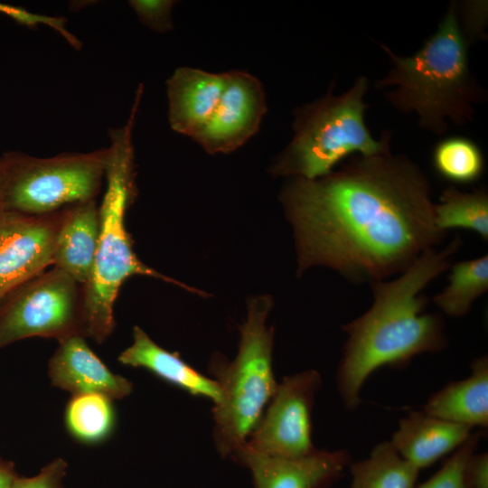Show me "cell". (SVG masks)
<instances>
[{
	"instance_id": "cell-1",
	"label": "cell",
	"mask_w": 488,
	"mask_h": 488,
	"mask_svg": "<svg viewBox=\"0 0 488 488\" xmlns=\"http://www.w3.org/2000/svg\"><path fill=\"white\" fill-rule=\"evenodd\" d=\"M280 198L298 274L324 266L353 283L387 280L446 235L435 225L427 177L390 146L316 179L292 177Z\"/></svg>"
},
{
	"instance_id": "cell-2",
	"label": "cell",
	"mask_w": 488,
	"mask_h": 488,
	"mask_svg": "<svg viewBox=\"0 0 488 488\" xmlns=\"http://www.w3.org/2000/svg\"><path fill=\"white\" fill-rule=\"evenodd\" d=\"M460 245L456 237L442 249L424 251L397 278L370 284L371 306L342 326L347 340L337 386L346 408L360 405L364 382L379 368H405L414 357L446 346L444 319L425 312L427 299L422 291L450 267Z\"/></svg>"
},
{
	"instance_id": "cell-3",
	"label": "cell",
	"mask_w": 488,
	"mask_h": 488,
	"mask_svg": "<svg viewBox=\"0 0 488 488\" xmlns=\"http://www.w3.org/2000/svg\"><path fill=\"white\" fill-rule=\"evenodd\" d=\"M379 45L390 69L374 86L393 88L384 93L392 107L416 113L419 127L435 135L444 134L448 121L461 126L473 119L483 90L471 74L457 4L450 5L436 33L412 55L401 57Z\"/></svg>"
},
{
	"instance_id": "cell-4",
	"label": "cell",
	"mask_w": 488,
	"mask_h": 488,
	"mask_svg": "<svg viewBox=\"0 0 488 488\" xmlns=\"http://www.w3.org/2000/svg\"><path fill=\"white\" fill-rule=\"evenodd\" d=\"M136 110L127 125L113 130L105 173L106 192L99 208V234L89 281L82 286L83 336L103 343L115 327L114 304L123 283L136 275L153 277L200 293L144 264L133 250L125 214L136 193L132 130Z\"/></svg>"
},
{
	"instance_id": "cell-5",
	"label": "cell",
	"mask_w": 488,
	"mask_h": 488,
	"mask_svg": "<svg viewBox=\"0 0 488 488\" xmlns=\"http://www.w3.org/2000/svg\"><path fill=\"white\" fill-rule=\"evenodd\" d=\"M369 81L359 76L345 92L326 95L294 112V136L271 167L275 175L316 179L349 155H371L390 146L384 131L376 140L364 122Z\"/></svg>"
},
{
	"instance_id": "cell-6",
	"label": "cell",
	"mask_w": 488,
	"mask_h": 488,
	"mask_svg": "<svg viewBox=\"0 0 488 488\" xmlns=\"http://www.w3.org/2000/svg\"><path fill=\"white\" fill-rule=\"evenodd\" d=\"M272 305L269 296L252 298L235 359L228 361L214 354L210 361V373L222 392L221 403L212 408L213 439L222 456H231L246 443L277 386L272 364L274 328L266 324Z\"/></svg>"
},
{
	"instance_id": "cell-7",
	"label": "cell",
	"mask_w": 488,
	"mask_h": 488,
	"mask_svg": "<svg viewBox=\"0 0 488 488\" xmlns=\"http://www.w3.org/2000/svg\"><path fill=\"white\" fill-rule=\"evenodd\" d=\"M0 156V210L39 215L95 200L110 148L51 157L8 151Z\"/></svg>"
},
{
	"instance_id": "cell-8",
	"label": "cell",
	"mask_w": 488,
	"mask_h": 488,
	"mask_svg": "<svg viewBox=\"0 0 488 488\" xmlns=\"http://www.w3.org/2000/svg\"><path fill=\"white\" fill-rule=\"evenodd\" d=\"M72 335L83 336L82 286L60 268L42 272L0 299V349L30 337Z\"/></svg>"
},
{
	"instance_id": "cell-9",
	"label": "cell",
	"mask_w": 488,
	"mask_h": 488,
	"mask_svg": "<svg viewBox=\"0 0 488 488\" xmlns=\"http://www.w3.org/2000/svg\"><path fill=\"white\" fill-rule=\"evenodd\" d=\"M321 385V376L315 370L284 377L242 446L281 458H297L314 452L312 411Z\"/></svg>"
},
{
	"instance_id": "cell-10",
	"label": "cell",
	"mask_w": 488,
	"mask_h": 488,
	"mask_svg": "<svg viewBox=\"0 0 488 488\" xmlns=\"http://www.w3.org/2000/svg\"><path fill=\"white\" fill-rule=\"evenodd\" d=\"M63 208L31 215L0 210V299L52 265Z\"/></svg>"
},
{
	"instance_id": "cell-11",
	"label": "cell",
	"mask_w": 488,
	"mask_h": 488,
	"mask_svg": "<svg viewBox=\"0 0 488 488\" xmlns=\"http://www.w3.org/2000/svg\"><path fill=\"white\" fill-rule=\"evenodd\" d=\"M225 85L211 117L192 138L209 154H228L251 138L267 112L261 82L242 70L224 72Z\"/></svg>"
},
{
	"instance_id": "cell-12",
	"label": "cell",
	"mask_w": 488,
	"mask_h": 488,
	"mask_svg": "<svg viewBox=\"0 0 488 488\" xmlns=\"http://www.w3.org/2000/svg\"><path fill=\"white\" fill-rule=\"evenodd\" d=\"M231 456L250 471L255 488H324L351 463V455L344 449H316L302 457L281 458L241 446Z\"/></svg>"
},
{
	"instance_id": "cell-13",
	"label": "cell",
	"mask_w": 488,
	"mask_h": 488,
	"mask_svg": "<svg viewBox=\"0 0 488 488\" xmlns=\"http://www.w3.org/2000/svg\"><path fill=\"white\" fill-rule=\"evenodd\" d=\"M48 367L52 384L73 396L99 393L111 399H123L133 389L131 381L111 372L81 335L59 341Z\"/></svg>"
},
{
	"instance_id": "cell-14",
	"label": "cell",
	"mask_w": 488,
	"mask_h": 488,
	"mask_svg": "<svg viewBox=\"0 0 488 488\" xmlns=\"http://www.w3.org/2000/svg\"><path fill=\"white\" fill-rule=\"evenodd\" d=\"M224 85V72L176 69L166 81L171 128L193 138L213 112Z\"/></svg>"
},
{
	"instance_id": "cell-15",
	"label": "cell",
	"mask_w": 488,
	"mask_h": 488,
	"mask_svg": "<svg viewBox=\"0 0 488 488\" xmlns=\"http://www.w3.org/2000/svg\"><path fill=\"white\" fill-rule=\"evenodd\" d=\"M472 427L412 410L399 421L389 440L395 450L418 470L454 452L471 436Z\"/></svg>"
},
{
	"instance_id": "cell-16",
	"label": "cell",
	"mask_w": 488,
	"mask_h": 488,
	"mask_svg": "<svg viewBox=\"0 0 488 488\" xmlns=\"http://www.w3.org/2000/svg\"><path fill=\"white\" fill-rule=\"evenodd\" d=\"M99 234V208L95 200L63 208L52 255V265L80 286L89 279Z\"/></svg>"
},
{
	"instance_id": "cell-17",
	"label": "cell",
	"mask_w": 488,
	"mask_h": 488,
	"mask_svg": "<svg viewBox=\"0 0 488 488\" xmlns=\"http://www.w3.org/2000/svg\"><path fill=\"white\" fill-rule=\"evenodd\" d=\"M117 359L124 365L145 369L192 396L210 399L214 406L222 399L221 387L214 379L196 371L178 352L160 347L138 326L133 329L132 344Z\"/></svg>"
},
{
	"instance_id": "cell-18",
	"label": "cell",
	"mask_w": 488,
	"mask_h": 488,
	"mask_svg": "<svg viewBox=\"0 0 488 488\" xmlns=\"http://www.w3.org/2000/svg\"><path fill=\"white\" fill-rule=\"evenodd\" d=\"M471 375L447 383L435 392L423 411L436 418L470 427H488V358L471 363Z\"/></svg>"
},
{
	"instance_id": "cell-19",
	"label": "cell",
	"mask_w": 488,
	"mask_h": 488,
	"mask_svg": "<svg viewBox=\"0 0 488 488\" xmlns=\"http://www.w3.org/2000/svg\"><path fill=\"white\" fill-rule=\"evenodd\" d=\"M351 488H414L419 471L389 441L373 447L369 457L348 465Z\"/></svg>"
},
{
	"instance_id": "cell-20",
	"label": "cell",
	"mask_w": 488,
	"mask_h": 488,
	"mask_svg": "<svg viewBox=\"0 0 488 488\" xmlns=\"http://www.w3.org/2000/svg\"><path fill=\"white\" fill-rule=\"evenodd\" d=\"M436 227L446 232L450 229H464L475 232L483 240L488 239V193L484 188L462 192L454 186L445 189L439 202L434 204Z\"/></svg>"
},
{
	"instance_id": "cell-21",
	"label": "cell",
	"mask_w": 488,
	"mask_h": 488,
	"mask_svg": "<svg viewBox=\"0 0 488 488\" xmlns=\"http://www.w3.org/2000/svg\"><path fill=\"white\" fill-rule=\"evenodd\" d=\"M450 267L448 285L433 297V302L444 314L461 317L488 289V256L458 261Z\"/></svg>"
},
{
	"instance_id": "cell-22",
	"label": "cell",
	"mask_w": 488,
	"mask_h": 488,
	"mask_svg": "<svg viewBox=\"0 0 488 488\" xmlns=\"http://www.w3.org/2000/svg\"><path fill=\"white\" fill-rule=\"evenodd\" d=\"M65 421L70 433L78 440H103L110 434L115 421L111 399L99 393L74 395L67 405Z\"/></svg>"
},
{
	"instance_id": "cell-23",
	"label": "cell",
	"mask_w": 488,
	"mask_h": 488,
	"mask_svg": "<svg viewBox=\"0 0 488 488\" xmlns=\"http://www.w3.org/2000/svg\"><path fill=\"white\" fill-rule=\"evenodd\" d=\"M433 165L446 180L455 183H469L482 175L484 161L474 142L464 137H451L436 146Z\"/></svg>"
},
{
	"instance_id": "cell-24",
	"label": "cell",
	"mask_w": 488,
	"mask_h": 488,
	"mask_svg": "<svg viewBox=\"0 0 488 488\" xmlns=\"http://www.w3.org/2000/svg\"><path fill=\"white\" fill-rule=\"evenodd\" d=\"M479 433L471 434L469 438L456 448L442 467L418 488H466L465 468L480 441Z\"/></svg>"
},
{
	"instance_id": "cell-25",
	"label": "cell",
	"mask_w": 488,
	"mask_h": 488,
	"mask_svg": "<svg viewBox=\"0 0 488 488\" xmlns=\"http://www.w3.org/2000/svg\"><path fill=\"white\" fill-rule=\"evenodd\" d=\"M129 5L140 22L156 33H164L173 28L172 10L174 5L170 0H132Z\"/></svg>"
},
{
	"instance_id": "cell-26",
	"label": "cell",
	"mask_w": 488,
	"mask_h": 488,
	"mask_svg": "<svg viewBox=\"0 0 488 488\" xmlns=\"http://www.w3.org/2000/svg\"><path fill=\"white\" fill-rule=\"evenodd\" d=\"M67 463L57 458L46 465L38 474L33 477L18 476L13 488H64Z\"/></svg>"
},
{
	"instance_id": "cell-27",
	"label": "cell",
	"mask_w": 488,
	"mask_h": 488,
	"mask_svg": "<svg viewBox=\"0 0 488 488\" xmlns=\"http://www.w3.org/2000/svg\"><path fill=\"white\" fill-rule=\"evenodd\" d=\"M466 488H488V455L486 452L473 454L465 468Z\"/></svg>"
},
{
	"instance_id": "cell-28",
	"label": "cell",
	"mask_w": 488,
	"mask_h": 488,
	"mask_svg": "<svg viewBox=\"0 0 488 488\" xmlns=\"http://www.w3.org/2000/svg\"><path fill=\"white\" fill-rule=\"evenodd\" d=\"M464 13L465 27L462 30L469 41L470 35H475L483 30L486 9L484 10V4L469 2L465 4Z\"/></svg>"
},
{
	"instance_id": "cell-29",
	"label": "cell",
	"mask_w": 488,
	"mask_h": 488,
	"mask_svg": "<svg viewBox=\"0 0 488 488\" xmlns=\"http://www.w3.org/2000/svg\"><path fill=\"white\" fill-rule=\"evenodd\" d=\"M18 476L12 462L0 459V488H13Z\"/></svg>"
},
{
	"instance_id": "cell-30",
	"label": "cell",
	"mask_w": 488,
	"mask_h": 488,
	"mask_svg": "<svg viewBox=\"0 0 488 488\" xmlns=\"http://www.w3.org/2000/svg\"><path fill=\"white\" fill-rule=\"evenodd\" d=\"M0 13L10 16L16 22L20 23H25L29 17L30 14L28 11L22 9L20 7H16L14 5H9L5 4L0 3Z\"/></svg>"
},
{
	"instance_id": "cell-31",
	"label": "cell",
	"mask_w": 488,
	"mask_h": 488,
	"mask_svg": "<svg viewBox=\"0 0 488 488\" xmlns=\"http://www.w3.org/2000/svg\"><path fill=\"white\" fill-rule=\"evenodd\" d=\"M0 159H1V156H0Z\"/></svg>"
}]
</instances>
